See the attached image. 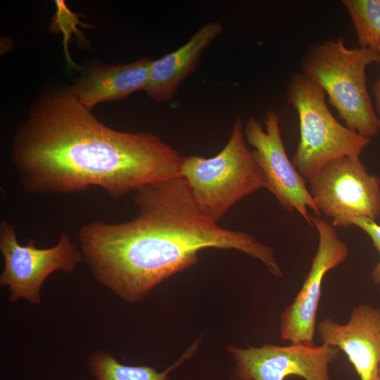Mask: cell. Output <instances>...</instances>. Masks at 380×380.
<instances>
[{
	"label": "cell",
	"mask_w": 380,
	"mask_h": 380,
	"mask_svg": "<svg viewBox=\"0 0 380 380\" xmlns=\"http://www.w3.org/2000/svg\"><path fill=\"white\" fill-rule=\"evenodd\" d=\"M12 158L29 193L96 186L118 199L147 184L181 177L182 156L151 132L106 126L67 88L34 106L15 134Z\"/></svg>",
	"instance_id": "obj_1"
},
{
	"label": "cell",
	"mask_w": 380,
	"mask_h": 380,
	"mask_svg": "<svg viewBox=\"0 0 380 380\" xmlns=\"http://www.w3.org/2000/svg\"><path fill=\"white\" fill-rule=\"evenodd\" d=\"M132 220L100 221L79 231L84 261L94 279L127 303L144 299L158 284L198 261L203 249H234L283 272L272 248L250 234L220 227L196 203L182 177L153 182L135 191Z\"/></svg>",
	"instance_id": "obj_2"
},
{
	"label": "cell",
	"mask_w": 380,
	"mask_h": 380,
	"mask_svg": "<svg viewBox=\"0 0 380 380\" xmlns=\"http://www.w3.org/2000/svg\"><path fill=\"white\" fill-rule=\"evenodd\" d=\"M380 63L376 48H348L343 37L311 44L302 73L323 89L347 127L370 139L380 129L367 87L366 68Z\"/></svg>",
	"instance_id": "obj_3"
},
{
	"label": "cell",
	"mask_w": 380,
	"mask_h": 380,
	"mask_svg": "<svg viewBox=\"0 0 380 380\" xmlns=\"http://www.w3.org/2000/svg\"><path fill=\"white\" fill-rule=\"evenodd\" d=\"M180 175L201 211L215 222L236 202L267 186L265 175L246 144L239 115L224 147L211 158L182 156Z\"/></svg>",
	"instance_id": "obj_4"
},
{
	"label": "cell",
	"mask_w": 380,
	"mask_h": 380,
	"mask_svg": "<svg viewBox=\"0 0 380 380\" xmlns=\"http://www.w3.org/2000/svg\"><path fill=\"white\" fill-rule=\"evenodd\" d=\"M325 98L323 89L302 72L291 75L286 99L298 113L300 129L292 163L303 178L309 181L332 160L360 157L371 141L337 121Z\"/></svg>",
	"instance_id": "obj_5"
},
{
	"label": "cell",
	"mask_w": 380,
	"mask_h": 380,
	"mask_svg": "<svg viewBox=\"0 0 380 380\" xmlns=\"http://www.w3.org/2000/svg\"><path fill=\"white\" fill-rule=\"evenodd\" d=\"M0 251L4 259L0 285L8 288L12 303L24 299L40 305L41 289L49 275L56 271L72 273L84 261L70 234H61L57 243L48 248H37L33 239L21 245L15 227L5 220L0 222Z\"/></svg>",
	"instance_id": "obj_6"
},
{
	"label": "cell",
	"mask_w": 380,
	"mask_h": 380,
	"mask_svg": "<svg viewBox=\"0 0 380 380\" xmlns=\"http://www.w3.org/2000/svg\"><path fill=\"white\" fill-rule=\"evenodd\" d=\"M265 128L255 118H250L243 127L246 141L253 150L267 181V189L289 213L298 212L312 226L308 208L315 215L317 208L303 177L286 152L281 138L279 118L274 110H268L264 118Z\"/></svg>",
	"instance_id": "obj_7"
},
{
	"label": "cell",
	"mask_w": 380,
	"mask_h": 380,
	"mask_svg": "<svg viewBox=\"0 0 380 380\" xmlns=\"http://www.w3.org/2000/svg\"><path fill=\"white\" fill-rule=\"evenodd\" d=\"M310 182L317 208L333 220L349 214L374 220L380 216V179L367 171L360 157L329 161Z\"/></svg>",
	"instance_id": "obj_8"
},
{
	"label": "cell",
	"mask_w": 380,
	"mask_h": 380,
	"mask_svg": "<svg viewBox=\"0 0 380 380\" xmlns=\"http://www.w3.org/2000/svg\"><path fill=\"white\" fill-rule=\"evenodd\" d=\"M227 350L235 362V380H285L290 376L305 380H331L329 366L341 352L324 343L246 348L229 346Z\"/></svg>",
	"instance_id": "obj_9"
},
{
	"label": "cell",
	"mask_w": 380,
	"mask_h": 380,
	"mask_svg": "<svg viewBox=\"0 0 380 380\" xmlns=\"http://www.w3.org/2000/svg\"><path fill=\"white\" fill-rule=\"evenodd\" d=\"M312 222L318 233L317 250L301 289L281 315V337L291 343H314L323 279L343 262L349 253L348 245L338 237L332 224L318 217H312Z\"/></svg>",
	"instance_id": "obj_10"
},
{
	"label": "cell",
	"mask_w": 380,
	"mask_h": 380,
	"mask_svg": "<svg viewBox=\"0 0 380 380\" xmlns=\"http://www.w3.org/2000/svg\"><path fill=\"white\" fill-rule=\"evenodd\" d=\"M322 343L343 351L360 380H379L380 308L360 304L346 324L326 318L317 326Z\"/></svg>",
	"instance_id": "obj_11"
},
{
	"label": "cell",
	"mask_w": 380,
	"mask_h": 380,
	"mask_svg": "<svg viewBox=\"0 0 380 380\" xmlns=\"http://www.w3.org/2000/svg\"><path fill=\"white\" fill-rule=\"evenodd\" d=\"M222 32L221 23H207L177 50L153 60L144 91L147 96L157 102L171 101L182 82L196 69L203 51Z\"/></svg>",
	"instance_id": "obj_12"
},
{
	"label": "cell",
	"mask_w": 380,
	"mask_h": 380,
	"mask_svg": "<svg viewBox=\"0 0 380 380\" xmlns=\"http://www.w3.org/2000/svg\"><path fill=\"white\" fill-rule=\"evenodd\" d=\"M152 62L141 58L129 63L95 65L68 89L82 105L91 110L100 103L145 91Z\"/></svg>",
	"instance_id": "obj_13"
},
{
	"label": "cell",
	"mask_w": 380,
	"mask_h": 380,
	"mask_svg": "<svg viewBox=\"0 0 380 380\" xmlns=\"http://www.w3.org/2000/svg\"><path fill=\"white\" fill-rule=\"evenodd\" d=\"M198 344L195 342L176 362L161 372L149 366L122 365L112 354L103 350L91 353L87 365L96 380H170L169 373L189 359Z\"/></svg>",
	"instance_id": "obj_14"
},
{
	"label": "cell",
	"mask_w": 380,
	"mask_h": 380,
	"mask_svg": "<svg viewBox=\"0 0 380 380\" xmlns=\"http://www.w3.org/2000/svg\"><path fill=\"white\" fill-rule=\"evenodd\" d=\"M355 29L359 47L376 48L380 42V0H342Z\"/></svg>",
	"instance_id": "obj_15"
},
{
	"label": "cell",
	"mask_w": 380,
	"mask_h": 380,
	"mask_svg": "<svg viewBox=\"0 0 380 380\" xmlns=\"http://www.w3.org/2000/svg\"><path fill=\"white\" fill-rule=\"evenodd\" d=\"M332 225L344 227L355 226L360 228L369 236L380 254V225L374 220L360 215L349 214L334 220Z\"/></svg>",
	"instance_id": "obj_16"
},
{
	"label": "cell",
	"mask_w": 380,
	"mask_h": 380,
	"mask_svg": "<svg viewBox=\"0 0 380 380\" xmlns=\"http://www.w3.org/2000/svg\"><path fill=\"white\" fill-rule=\"evenodd\" d=\"M377 49L380 53V42L379 43L377 46ZM373 93H374V96L376 101V113H377L376 115H377V117L379 121V125H380V76L373 87Z\"/></svg>",
	"instance_id": "obj_17"
},
{
	"label": "cell",
	"mask_w": 380,
	"mask_h": 380,
	"mask_svg": "<svg viewBox=\"0 0 380 380\" xmlns=\"http://www.w3.org/2000/svg\"><path fill=\"white\" fill-rule=\"evenodd\" d=\"M371 277L373 281L380 286V261L372 270Z\"/></svg>",
	"instance_id": "obj_18"
},
{
	"label": "cell",
	"mask_w": 380,
	"mask_h": 380,
	"mask_svg": "<svg viewBox=\"0 0 380 380\" xmlns=\"http://www.w3.org/2000/svg\"><path fill=\"white\" fill-rule=\"evenodd\" d=\"M379 380H380V366H379Z\"/></svg>",
	"instance_id": "obj_19"
}]
</instances>
